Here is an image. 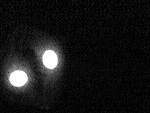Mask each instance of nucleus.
Instances as JSON below:
<instances>
[{"instance_id":"obj_1","label":"nucleus","mask_w":150,"mask_h":113,"mask_svg":"<svg viewBox=\"0 0 150 113\" xmlns=\"http://www.w3.org/2000/svg\"><path fill=\"white\" fill-rule=\"evenodd\" d=\"M43 63L46 67L48 68H54L56 67L58 63V58L55 53L53 51H47L43 55Z\"/></svg>"},{"instance_id":"obj_2","label":"nucleus","mask_w":150,"mask_h":113,"mask_svg":"<svg viewBox=\"0 0 150 113\" xmlns=\"http://www.w3.org/2000/svg\"><path fill=\"white\" fill-rule=\"evenodd\" d=\"M10 81L15 86H21L27 81V76L23 71H16L13 72L10 76Z\"/></svg>"}]
</instances>
